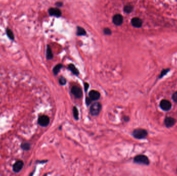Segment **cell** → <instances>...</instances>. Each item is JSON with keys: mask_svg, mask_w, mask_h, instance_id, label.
Segmentation results:
<instances>
[{"mask_svg": "<svg viewBox=\"0 0 177 176\" xmlns=\"http://www.w3.org/2000/svg\"><path fill=\"white\" fill-rule=\"evenodd\" d=\"M102 109V105L99 102H95L94 103L90 108V112L92 116H97L98 115Z\"/></svg>", "mask_w": 177, "mask_h": 176, "instance_id": "cell-1", "label": "cell"}, {"mask_svg": "<svg viewBox=\"0 0 177 176\" xmlns=\"http://www.w3.org/2000/svg\"><path fill=\"white\" fill-rule=\"evenodd\" d=\"M148 135V132L144 129H138L135 130L133 132V136L137 139L145 138Z\"/></svg>", "mask_w": 177, "mask_h": 176, "instance_id": "cell-2", "label": "cell"}, {"mask_svg": "<svg viewBox=\"0 0 177 176\" xmlns=\"http://www.w3.org/2000/svg\"><path fill=\"white\" fill-rule=\"evenodd\" d=\"M134 162L136 163L144 165H149V160L147 157L144 155H138L134 158Z\"/></svg>", "mask_w": 177, "mask_h": 176, "instance_id": "cell-3", "label": "cell"}, {"mask_svg": "<svg viewBox=\"0 0 177 176\" xmlns=\"http://www.w3.org/2000/svg\"><path fill=\"white\" fill-rule=\"evenodd\" d=\"M71 92L72 94L75 97V98L79 99L81 98L82 96V89L80 87L77 86H74L72 87L71 89Z\"/></svg>", "mask_w": 177, "mask_h": 176, "instance_id": "cell-4", "label": "cell"}, {"mask_svg": "<svg viewBox=\"0 0 177 176\" xmlns=\"http://www.w3.org/2000/svg\"><path fill=\"white\" fill-rule=\"evenodd\" d=\"M38 122L42 127H46L50 122V119L46 115H42L38 118Z\"/></svg>", "mask_w": 177, "mask_h": 176, "instance_id": "cell-5", "label": "cell"}, {"mask_svg": "<svg viewBox=\"0 0 177 176\" xmlns=\"http://www.w3.org/2000/svg\"><path fill=\"white\" fill-rule=\"evenodd\" d=\"M160 107L164 110H168L171 108V103L167 100H163L160 103Z\"/></svg>", "mask_w": 177, "mask_h": 176, "instance_id": "cell-6", "label": "cell"}, {"mask_svg": "<svg viewBox=\"0 0 177 176\" xmlns=\"http://www.w3.org/2000/svg\"><path fill=\"white\" fill-rule=\"evenodd\" d=\"M89 98L91 100V101H97L98 100L100 97V93L97 90H91L89 93Z\"/></svg>", "mask_w": 177, "mask_h": 176, "instance_id": "cell-7", "label": "cell"}, {"mask_svg": "<svg viewBox=\"0 0 177 176\" xmlns=\"http://www.w3.org/2000/svg\"><path fill=\"white\" fill-rule=\"evenodd\" d=\"M123 21V18L120 14L114 15L113 17V22L116 26H120Z\"/></svg>", "mask_w": 177, "mask_h": 176, "instance_id": "cell-8", "label": "cell"}, {"mask_svg": "<svg viewBox=\"0 0 177 176\" xmlns=\"http://www.w3.org/2000/svg\"><path fill=\"white\" fill-rule=\"evenodd\" d=\"M23 167V162L22 161H18L13 165V170L15 172L18 173Z\"/></svg>", "mask_w": 177, "mask_h": 176, "instance_id": "cell-9", "label": "cell"}, {"mask_svg": "<svg viewBox=\"0 0 177 176\" xmlns=\"http://www.w3.org/2000/svg\"><path fill=\"white\" fill-rule=\"evenodd\" d=\"M131 23L133 27L137 28H139L142 26L143 21L140 18L136 17L132 19V20H131Z\"/></svg>", "mask_w": 177, "mask_h": 176, "instance_id": "cell-10", "label": "cell"}, {"mask_svg": "<svg viewBox=\"0 0 177 176\" xmlns=\"http://www.w3.org/2000/svg\"><path fill=\"white\" fill-rule=\"evenodd\" d=\"M49 13L50 15L53 16H55L57 17H59L61 15V12L58 8H50L49 10Z\"/></svg>", "mask_w": 177, "mask_h": 176, "instance_id": "cell-11", "label": "cell"}, {"mask_svg": "<svg viewBox=\"0 0 177 176\" xmlns=\"http://www.w3.org/2000/svg\"><path fill=\"white\" fill-rule=\"evenodd\" d=\"M176 120L171 117H167L165 119V124L167 127H171L175 124Z\"/></svg>", "mask_w": 177, "mask_h": 176, "instance_id": "cell-12", "label": "cell"}, {"mask_svg": "<svg viewBox=\"0 0 177 176\" xmlns=\"http://www.w3.org/2000/svg\"><path fill=\"white\" fill-rule=\"evenodd\" d=\"M68 69L71 71L74 74L76 75H78L79 74V70L76 68V67L75 66V65L73 64H69L68 66Z\"/></svg>", "mask_w": 177, "mask_h": 176, "instance_id": "cell-13", "label": "cell"}, {"mask_svg": "<svg viewBox=\"0 0 177 176\" xmlns=\"http://www.w3.org/2000/svg\"><path fill=\"white\" fill-rule=\"evenodd\" d=\"M62 67H63V65L62 64H58L57 65H56V66L53 68V72L54 74L55 75H57Z\"/></svg>", "mask_w": 177, "mask_h": 176, "instance_id": "cell-14", "label": "cell"}, {"mask_svg": "<svg viewBox=\"0 0 177 176\" xmlns=\"http://www.w3.org/2000/svg\"><path fill=\"white\" fill-rule=\"evenodd\" d=\"M53 58V54L51 49L48 46L47 49V58L48 59H51Z\"/></svg>", "mask_w": 177, "mask_h": 176, "instance_id": "cell-15", "label": "cell"}, {"mask_svg": "<svg viewBox=\"0 0 177 176\" xmlns=\"http://www.w3.org/2000/svg\"><path fill=\"white\" fill-rule=\"evenodd\" d=\"M86 32L85 30L81 27H78L77 28V34L79 36H82V35H85Z\"/></svg>", "mask_w": 177, "mask_h": 176, "instance_id": "cell-16", "label": "cell"}, {"mask_svg": "<svg viewBox=\"0 0 177 176\" xmlns=\"http://www.w3.org/2000/svg\"><path fill=\"white\" fill-rule=\"evenodd\" d=\"M73 115H74V117L75 118V119L76 120H78L79 119V112H78V109L76 107H74L73 108Z\"/></svg>", "mask_w": 177, "mask_h": 176, "instance_id": "cell-17", "label": "cell"}, {"mask_svg": "<svg viewBox=\"0 0 177 176\" xmlns=\"http://www.w3.org/2000/svg\"><path fill=\"white\" fill-rule=\"evenodd\" d=\"M133 7L131 5H127L125 6L124 8V11L125 12L127 13H130L131 11H133Z\"/></svg>", "mask_w": 177, "mask_h": 176, "instance_id": "cell-18", "label": "cell"}, {"mask_svg": "<svg viewBox=\"0 0 177 176\" xmlns=\"http://www.w3.org/2000/svg\"><path fill=\"white\" fill-rule=\"evenodd\" d=\"M21 147L24 150H29L30 149V145L28 143H25L22 144Z\"/></svg>", "mask_w": 177, "mask_h": 176, "instance_id": "cell-19", "label": "cell"}, {"mask_svg": "<svg viewBox=\"0 0 177 176\" xmlns=\"http://www.w3.org/2000/svg\"><path fill=\"white\" fill-rule=\"evenodd\" d=\"M7 36H8V37L11 39H14V34L12 32V31H11V30H10L9 29H7Z\"/></svg>", "mask_w": 177, "mask_h": 176, "instance_id": "cell-20", "label": "cell"}, {"mask_svg": "<svg viewBox=\"0 0 177 176\" xmlns=\"http://www.w3.org/2000/svg\"><path fill=\"white\" fill-rule=\"evenodd\" d=\"M66 83V79L63 77H61L59 79V83L61 85H64Z\"/></svg>", "mask_w": 177, "mask_h": 176, "instance_id": "cell-21", "label": "cell"}, {"mask_svg": "<svg viewBox=\"0 0 177 176\" xmlns=\"http://www.w3.org/2000/svg\"><path fill=\"white\" fill-rule=\"evenodd\" d=\"M104 34L106 35H110L111 34H112V31H111L110 29L108 28H105L104 30Z\"/></svg>", "mask_w": 177, "mask_h": 176, "instance_id": "cell-22", "label": "cell"}, {"mask_svg": "<svg viewBox=\"0 0 177 176\" xmlns=\"http://www.w3.org/2000/svg\"><path fill=\"white\" fill-rule=\"evenodd\" d=\"M173 99L174 100V101L177 103V92H175L173 95Z\"/></svg>", "mask_w": 177, "mask_h": 176, "instance_id": "cell-23", "label": "cell"}, {"mask_svg": "<svg viewBox=\"0 0 177 176\" xmlns=\"http://www.w3.org/2000/svg\"><path fill=\"white\" fill-rule=\"evenodd\" d=\"M89 87V84L87 83H84V89L85 91L87 92V90Z\"/></svg>", "mask_w": 177, "mask_h": 176, "instance_id": "cell-24", "label": "cell"}]
</instances>
